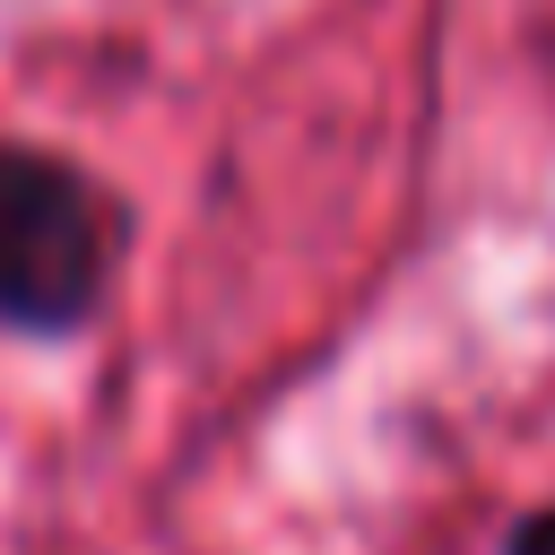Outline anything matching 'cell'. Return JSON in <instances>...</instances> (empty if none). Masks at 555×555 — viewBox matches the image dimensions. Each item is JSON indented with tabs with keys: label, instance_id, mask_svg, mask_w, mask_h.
<instances>
[{
	"label": "cell",
	"instance_id": "cell-1",
	"mask_svg": "<svg viewBox=\"0 0 555 555\" xmlns=\"http://www.w3.org/2000/svg\"><path fill=\"white\" fill-rule=\"evenodd\" d=\"M113 225L87 173L35 147H0V321L9 330H78L104 295Z\"/></svg>",
	"mask_w": 555,
	"mask_h": 555
},
{
	"label": "cell",
	"instance_id": "cell-2",
	"mask_svg": "<svg viewBox=\"0 0 555 555\" xmlns=\"http://www.w3.org/2000/svg\"><path fill=\"white\" fill-rule=\"evenodd\" d=\"M503 555H555V512H529L520 529H512V546Z\"/></svg>",
	"mask_w": 555,
	"mask_h": 555
}]
</instances>
